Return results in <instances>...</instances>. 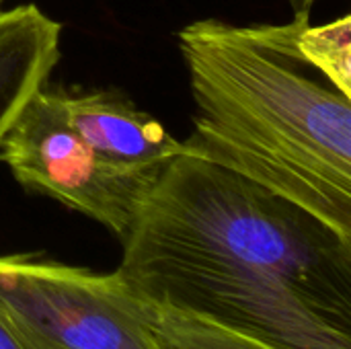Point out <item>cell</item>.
<instances>
[{"label": "cell", "mask_w": 351, "mask_h": 349, "mask_svg": "<svg viewBox=\"0 0 351 349\" xmlns=\"http://www.w3.org/2000/svg\"><path fill=\"white\" fill-rule=\"evenodd\" d=\"M121 280L276 349H351V241L199 156L171 158L121 241Z\"/></svg>", "instance_id": "cell-1"}, {"label": "cell", "mask_w": 351, "mask_h": 349, "mask_svg": "<svg viewBox=\"0 0 351 349\" xmlns=\"http://www.w3.org/2000/svg\"><path fill=\"white\" fill-rule=\"evenodd\" d=\"M311 12L284 25L199 19L179 31L195 103L187 154L302 206L351 241V97L302 56Z\"/></svg>", "instance_id": "cell-2"}, {"label": "cell", "mask_w": 351, "mask_h": 349, "mask_svg": "<svg viewBox=\"0 0 351 349\" xmlns=\"http://www.w3.org/2000/svg\"><path fill=\"white\" fill-rule=\"evenodd\" d=\"M0 306L33 349H158L146 302L117 272L0 257Z\"/></svg>", "instance_id": "cell-3"}, {"label": "cell", "mask_w": 351, "mask_h": 349, "mask_svg": "<svg viewBox=\"0 0 351 349\" xmlns=\"http://www.w3.org/2000/svg\"><path fill=\"white\" fill-rule=\"evenodd\" d=\"M0 160L21 187L47 195L123 241L156 175L103 160L68 123L58 88L43 86L0 142Z\"/></svg>", "instance_id": "cell-4"}, {"label": "cell", "mask_w": 351, "mask_h": 349, "mask_svg": "<svg viewBox=\"0 0 351 349\" xmlns=\"http://www.w3.org/2000/svg\"><path fill=\"white\" fill-rule=\"evenodd\" d=\"M58 93L68 123L103 160L117 169L158 175L171 158L185 152L183 142L119 91L76 95L58 88Z\"/></svg>", "instance_id": "cell-5"}, {"label": "cell", "mask_w": 351, "mask_h": 349, "mask_svg": "<svg viewBox=\"0 0 351 349\" xmlns=\"http://www.w3.org/2000/svg\"><path fill=\"white\" fill-rule=\"evenodd\" d=\"M62 25L37 4L0 8V142L60 62Z\"/></svg>", "instance_id": "cell-6"}, {"label": "cell", "mask_w": 351, "mask_h": 349, "mask_svg": "<svg viewBox=\"0 0 351 349\" xmlns=\"http://www.w3.org/2000/svg\"><path fill=\"white\" fill-rule=\"evenodd\" d=\"M146 311L158 349H276L257 337L187 311L154 302H146Z\"/></svg>", "instance_id": "cell-7"}, {"label": "cell", "mask_w": 351, "mask_h": 349, "mask_svg": "<svg viewBox=\"0 0 351 349\" xmlns=\"http://www.w3.org/2000/svg\"><path fill=\"white\" fill-rule=\"evenodd\" d=\"M298 47L304 60L319 70L343 95L351 97V16L346 14L329 25H306Z\"/></svg>", "instance_id": "cell-8"}, {"label": "cell", "mask_w": 351, "mask_h": 349, "mask_svg": "<svg viewBox=\"0 0 351 349\" xmlns=\"http://www.w3.org/2000/svg\"><path fill=\"white\" fill-rule=\"evenodd\" d=\"M0 349H33L19 333L6 311L0 306Z\"/></svg>", "instance_id": "cell-9"}, {"label": "cell", "mask_w": 351, "mask_h": 349, "mask_svg": "<svg viewBox=\"0 0 351 349\" xmlns=\"http://www.w3.org/2000/svg\"><path fill=\"white\" fill-rule=\"evenodd\" d=\"M292 8L294 14H302V12H311V8L315 6V2L319 0H286Z\"/></svg>", "instance_id": "cell-10"}, {"label": "cell", "mask_w": 351, "mask_h": 349, "mask_svg": "<svg viewBox=\"0 0 351 349\" xmlns=\"http://www.w3.org/2000/svg\"><path fill=\"white\" fill-rule=\"evenodd\" d=\"M4 2H6V0H0V8H2V4H4Z\"/></svg>", "instance_id": "cell-11"}]
</instances>
